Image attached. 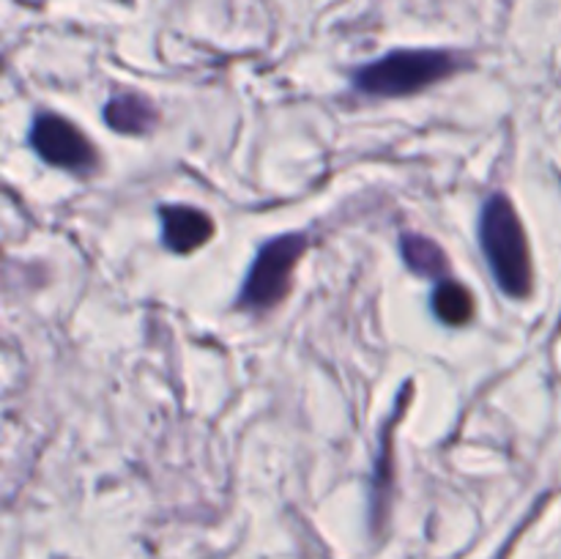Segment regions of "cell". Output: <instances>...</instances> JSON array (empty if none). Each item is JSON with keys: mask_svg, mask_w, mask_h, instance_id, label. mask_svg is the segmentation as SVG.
Here are the masks:
<instances>
[{"mask_svg": "<svg viewBox=\"0 0 561 559\" xmlns=\"http://www.w3.org/2000/svg\"><path fill=\"white\" fill-rule=\"evenodd\" d=\"M480 247L499 290L510 299H529L535 290L529 239L507 192H491L482 203Z\"/></svg>", "mask_w": 561, "mask_h": 559, "instance_id": "6da1fadb", "label": "cell"}, {"mask_svg": "<svg viewBox=\"0 0 561 559\" xmlns=\"http://www.w3.org/2000/svg\"><path fill=\"white\" fill-rule=\"evenodd\" d=\"M471 60L455 49H392L354 69V91L370 99H403L427 91L469 69Z\"/></svg>", "mask_w": 561, "mask_h": 559, "instance_id": "7a4b0ae2", "label": "cell"}, {"mask_svg": "<svg viewBox=\"0 0 561 559\" xmlns=\"http://www.w3.org/2000/svg\"><path fill=\"white\" fill-rule=\"evenodd\" d=\"M307 250H310V236L301 230L279 233L257 247L255 258L247 269L244 285L236 296V307L244 312H255V316L277 310L290 296L294 274Z\"/></svg>", "mask_w": 561, "mask_h": 559, "instance_id": "3957f363", "label": "cell"}, {"mask_svg": "<svg viewBox=\"0 0 561 559\" xmlns=\"http://www.w3.org/2000/svg\"><path fill=\"white\" fill-rule=\"evenodd\" d=\"M27 142L38 153V159L53 168L69 170L77 175H91L99 168V151L91 137L75 121L49 113V110L36 113L31 132H27Z\"/></svg>", "mask_w": 561, "mask_h": 559, "instance_id": "277c9868", "label": "cell"}, {"mask_svg": "<svg viewBox=\"0 0 561 559\" xmlns=\"http://www.w3.org/2000/svg\"><path fill=\"white\" fill-rule=\"evenodd\" d=\"M159 223H162V244L175 255H190L214 239V219L203 208L186 206V203H164L159 206Z\"/></svg>", "mask_w": 561, "mask_h": 559, "instance_id": "5b68a950", "label": "cell"}, {"mask_svg": "<svg viewBox=\"0 0 561 559\" xmlns=\"http://www.w3.org/2000/svg\"><path fill=\"white\" fill-rule=\"evenodd\" d=\"M104 121L118 135H148L157 126L159 113L142 93H115L104 104Z\"/></svg>", "mask_w": 561, "mask_h": 559, "instance_id": "8992f818", "label": "cell"}, {"mask_svg": "<svg viewBox=\"0 0 561 559\" xmlns=\"http://www.w3.org/2000/svg\"><path fill=\"white\" fill-rule=\"evenodd\" d=\"M400 255L405 266L425 280H444L449 272V258L442 250V244L427 239L425 233H403L400 236Z\"/></svg>", "mask_w": 561, "mask_h": 559, "instance_id": "52a82bcc", "label": "cell"}, {"mask_svg": "<svg viewBox=\"0 0 561 559\" xmlns=\"http://www.w3.org/2000/svg\"><path fill=\"white\" fill-rule=\"evenodd\" d=\"M431 307L433 316H436L444 327H466L477 312L474 294L469 290V285L449 277L438 280L436 283V288H433L431 294Z\"/></svg>", "mask_w": 561, "mask_h": 559, "instance_id": "ba28073f", "label": "cell"}]
</instances>
